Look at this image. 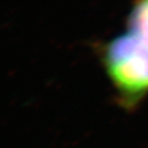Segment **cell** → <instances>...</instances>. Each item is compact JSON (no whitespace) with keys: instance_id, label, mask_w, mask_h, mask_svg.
<instances>
[{"instance_id":"1","label":"cell","mask_w":148,"mask_h":148,"mask_svg":"<svg viewBox=\"0 0 148 148\" xmlns=\"http://www.w3.org/2000/svg\"><path fill=\"white\" fill-rule=\"evenodd\" d=\"M100 58L120 105L138 106L148 96V44L127 32L105 42Z\"/></svg>"},{"instance_id":"2","label":"cell","mask_w":148,"mask_h":148,"mask_svg":"<svg viewBox=\"0 0 148 148\" xmlns=\"http://www.w3.org/2000/svg\"><path fill=\"white\" fill-rule=\"evenodd\" d=\"M129 32L148 44V0L136 2L127 16Z\"/></svg>"}]
</instances>
